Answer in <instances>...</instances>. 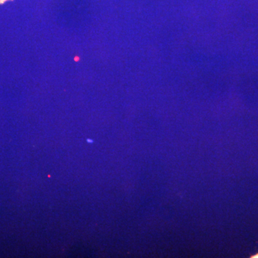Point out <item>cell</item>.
<instances>
[{"mask_svg": "<svg viewBox=\"0 0 258 258\" xmlns=\"http://www.w3.org/2000/svg\"><path fill=\"white\" fill-rule=\"evenodd\" d=\"M249 258H258V252L254 254H251V255L249 256Z\"/></svg>", "mask_w": 258, "mask_h": 258, "instance_id": "cell-1", "label": "cell"}]
</instances>
